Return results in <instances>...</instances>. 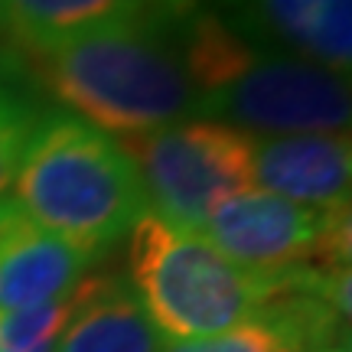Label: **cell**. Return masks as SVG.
Masks as SVG:
<instances>
[{
    "label": "cell",
    "mask_w": 352,
    "mask_h": 352,
    "mask_svg": "<svg viewBox=\"0 0 352 352\" xmlns=\"http://www.w3.org/2000/svg\"><path fill=\"white\" fill-rule=\"evenodd\" d=\"M199 0L101 26L82 36L16 50L43 95L111 138L199 118V91L183 52V23Z\"/></svg>",
    "instance_id": "cell-1"
},
{
    "label": "cell",
    "mask_w": 352,
    "mask_h": 352,
    "mask_svg": "<svg viewBox=\"0 0 352 352\" xmlns=\"http://www.w3.org/2000/svg\"><path fill=\"white\" fill-rule=\"evenodd\" d=\"M183 52L206 121L261 131L264 138L349 131V78L245 39L202 0L183 23Z\"/></svg>",
    "instance_id": "cell-2"
},
{
    "label": "cell",
    "mask_w": 352,
    "mask_h": 352,
    "mask_svg": "<svg viewBox=\"0 0 352 352\" xmlns=\"http://www.w3.org/2000/svg\"><path fill=\"white\" fill-rule=\"evenodd\" d=\"M10 186L33 222L98 258L151 212L138 166L121 140L56 104L26 140Z\"/></svg>",
    "instance_id": "cell-3"
},
{
    "label": "cell",
    "mask_w": 352,
    "mask_h": 352,
    "mask_svg": "<svg viewBox=\"0 0 352 352\" xmlns=\"http://www.w3.org/2000/svg\"><path fill=\"white\" fill-rule=\"evenodd\" d=\"M280 271H254L215 248L202 232H183L144 212L127 232V284L164 342L202 340L258 320Z\"/></svg>",
    "instance_id": "cell-4"
},
{
    "label": "cell",
    "mask_w": 352,
    "mask_h": 352,
    "mask_svg": "<svg viewBox=\"0 0 352 352\" xmlns=\"http://www.w3.org/2000/svg\"><path fill=\"white\" fill-rule=\"evenodd\" d=\"M118 140L138 166L151 212L183 232H202L222 202L254 186V134L222 121L192 118Z\"/></svg>",
    "instance_id": "cell-5"
},
{
    "label": "cell",
    "mask_w": 352,
    "mask_h": 352,
    "mask_svg": "<svg viewBox=\"0 0 352 352\" xmlns=\"http://www.w3.org/2000/svg\"><path fill=\"white\" fill-rule=\"evenodd\" d=\"M202 235L235 264L280 271L294 264L349 267V206L320 209L264 189H245L215 209Z\"/></svg>",
    "instance_id": "cell-6"
},
{
    "label": "cell",
    "mask_w": 352,
    "mask_h": 352,
    "mask_svg": "<svg viewBox=\"0 0 352 352\" xmlns=\"http://www.w3.org/2000/svg\"><path fill=\"white\" fill-rule=\"evenodd\" d=\"M245 39L349 76L352 0H202Z\"/></svg>",
    "instance_id": "cell-7"
},
{
    "label": "cell",
    "mask_w": 352,
    "mask_h": 352,
    "mask_svg": "<svg viewBox=\"0 0 352 352\" xmlns=\"http://www.w3.org/2000/svg\"><path fill=\"white\" fill-rule=\"evenodd\" d=\"M98 261V254L33 222L13 196H0V310L69 297Z\"/></svg>",
    "instance_id": "cell-8"
},
{
    "label": "cell",
    "mask_w": 352,
    "mask_h": 352,
    "mask_svg": "<svg viewBox=\"0 0 352 352\" xmlns=\"http://www.w3.org/2000/svg\"><path fill=\"white\" fill-rule=\"evenodd\" d=\"M252 183L284 199L336 209L349 206V134H271L252 140Z\"/></svg>",
    "instance_id": "cell-9"
},
{
    "label": "cell",
    "mask_w": 352,
    "mask_h": 352,
    "mask_svg": "<svg viewBox=\"0 0 352 352\" xmlns=\"http://www.w3.org/2000/svg\"><path fill=\"white\" fill-rule=\"evenodd\" d=\"M56 352H164V336L121 274H88Z\"/></svg>",
    "instance_id": "cell-10"
},
{
    "label": "cell",
    "mask_w": 352,
    "mask_h": 352,
    "mask_svg": "<svg viewBox=\"0 0 352 352\" xmlns=\"http://www.w3.org/2000/svg\"><path fill=\"white\" fill-rule=\"evenodd\" d=\"M176 0H0L3 46L36 50L101 26L138 20Z\"/></svg>",
    "instance_id": "cell-11"
},
{
    "label": "cell",
    "mask_w": 352,
    "mask_h": 352,
    "mask_svg": "<svg viewBox=\"0 0 352 352\" xmlns=\"http://www.w3.org/2000/svg\"><path fill=\"white\" fill-rule=\"evenodd\" d=\"M50 108L52 104L26 72L20 52L13 46H0V196H7L26 140Z\"/></svg>",
    "instance_id": "cell-12"
},
{
    "label": "cell",
    "mask_w": 352,
    "mask_h": 352,
    "mask_svg": "<svg viewBox=\"0 0 352 352\" xmlns=\"http://www.w3.org/2000/svg\"><path fill=\"white\" fill-rule=\"evenodd\" d=\"M76 307V290L69 297L26 307V310H0V352H39L56 346Z\"/></svg>",
    "instance_id": "cell-13"
},
{
    "label": "cell",
    "mask_w": 352,
    "mask_h": 352,
    "mask_svg": "<svg viewBox=\"0 0 352 352\" xmlns=\"http://www.w3.org/2000/svg\"><path fill=\"white\" fill-rule=\"evenodd\" d=\"M164 352H297L271 323L248 320L235 329L202 336V340H183V342H164Z\"/></svg>",
    "instance_id": "cell-14"
},
{
    "label": "cell",
    "mask_w": 352,
    "mask_h": 352,
    "mask_svg": "<svg viewBox=\"0 0 352 352\" xmlns=\"http://www.w3.org/2000/svg\"><path fill=\"white\" fill-rule=\"evenodd\" d=\"M320 352H349V346H329V349H320Z\"/></svg>",
    "instance_id": "cell-15"
}]
</instances>
